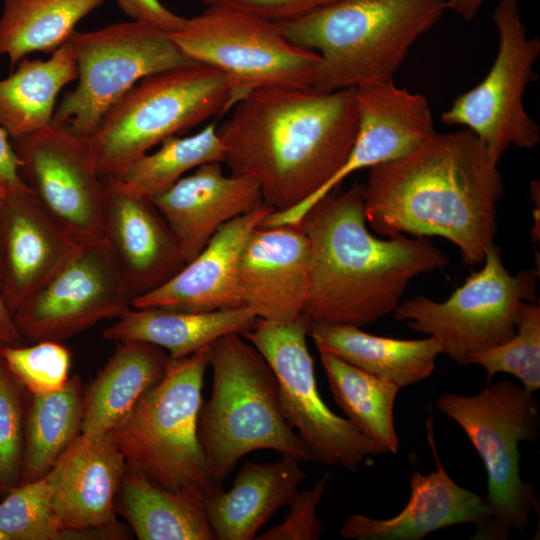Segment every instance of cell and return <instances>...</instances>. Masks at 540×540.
I'll return each mask as SVG.
<instances>
[{
	"instance_id": "8fae6325",
	"label": "cell",
	"mask_w": 540,
	"mask_h": 540,
	"mask_svg": "<svg viewBox=\"0 0 540 540\" xmlns=\"http://www.w3.org/2000/svg\"><path fill=\"white\" fill-rule=\"evenodd\" d=\"M77 85L56 106L53 122L88 138L105 112L143 78L193 64L166 31L140 20L74 31L68 39Z\"/></svg>"
},
{
	"instance_id": "ab89813d",
	"label": "cell",
	"mask_w": 540,
	"mask_h": 540,
	"mask_svg": "<svg viewBox=\"0 0 540 540\" xmlns=\"http://www.w3.org/2000/svg\"><path fill=\"white\" fill-rule=\"evenodd\" d=\"M123 12L133 20L148 22L167 33L178 29L183 21L180 17L167 8L159 0H117Z\"/></svg>"
},
{
	"instance_id": "9a60e30c",
	"label": "cell",
	"mask_w": 540,
	"mask_h": 540,
	"mask_svg": "<svg viewBox=\"0 0 540 540\" xmlns=\"http://www.w3.org/2000/svg\"><path fill=\"white\" fill-rule=\"evenodd\" d=\"M12 145L23 180L50 217L78 244L103 238L106 183L88 138L53 122Z\"/></svg>"
},
{
	"instance_id": "7bdbcfd3",
	"label": "cell",
	"mask_w": 540,
	"mask_h": 540,
	"mask_svg": "<svg viewBox=\"0 0 540 540\" xmlns=\"http://www.w3.org/2000/svg\"><path fill=\"white\" fill-rule=\"evenodd\" d=\"M486 0H446V9L460 15L465 21H472Z\"/></svg>"
},
{
	"instance_id": "5bb4252c",
	"label": "cell",
	"mask_w": 540,
	"mask_h": 540,
	"mask_svg": "<svg viewBox=\"0 0 540 540\" xmlns=\"http://www.w3.org/2000/svg\"><path fill=\"white\" fill-rule=\"evenodd\" d=\"M134 299L104 238L80 243L12 313L24 342H61L125 313Z\"/></svg>"
},
{
	"instance_id": "484cf974",
	"label": "cell",
	"mask_w": 540,
	"mask_h": 540,
	"mask_svg": "<svg viewBox=\"0 0 540 540\" xmlns=\"http://www.w3.org/2000/svg\"><path fill=\"white\" fill-rule=\"evenodd\" d=\"M257 316L246 306L210 312L130 307L103 331L115 342L142 341L164 349L171 359L190 356L218 338L251 329Z\"/></svg>"
},
{
	"instance_id": "9c48e42d",
	"label": "cell",
	"mask_w": 540,
	"mask_h": 540,
	"mask_svg": "<svg viewBox=\"0 0 540 540\" xmlns=\"http://www.w3.org/2000/svg\"><path fill=\"white\" fill-rule=\"evenodd\" d=\"M169 35L190 60L224 74L241 99L260 89H311L320 60L277 23L225 7L207 6Z\"/></svg>"
},
{
	"instance_id": "83f0119b",
	"label": "cell",
	"mask_w": 540,
	"mask_h": 540,
	"mask_svg": "<svg viewBox=\"0 0 540 540\" xmlns=\"http://www.w3.org/2000/svg\"><path fill=\"white\" fill-rule=\"evenodd\" d=\"M75 80L77 64L69 40L46 60L22 59L0 80V127L12 140L47 128L53 123L58 95Z\"/></svg>"
},
{
	"instance_id": "ba28073f",
	"label": "cell",
	"mask_w": 540,
	"mask_h": 540,
	"mask_svg": "<svg viewBox=\"0 0 540 540\" xmlns=\"http://www.w3.org/2000/svg\"><path fill=\"white\" fill-rule=\"evenodd\" d=\"M436 406L464 431L487 474L489 519L475 539H506L523 532L539 508L534 487L520 476L521 441L538 435L540 410L534 393L509 380L488 384L473 396L443 393Z\"/></svg>"
},
{
	"instance_id": "e0dca14e",
	"label": "cell",
	"mask_w": 540,
	"mask_h": 540,
	"mask_svg": "<svg viewBox=\"0 0 540 540\" xmlns=\"http://www.w3.org/2000/svg\"><path fill=\"white\" fill-rule=\"evenodd\" d=\"M358 129L342 167L320 189L294 207L303 216L354 172L404 158L436 133L427 98L393 81L356 88Z\"/></svg>"
},
{
	"instance_id": "d6986e66",
	"label": "cell",
	"mask_w": 540,
	"mask_h": 540,
	"mask_svg": "<svg viewBox=\"0 0 540 540\" xmlns=\"http://www.w3.org/2000/svg\"><path fill=\"white\" fill-rule=\"evenodd\" d=\"M104 180L103 238L136 298L163 285L186 263L153 200L116 179Z\"/></svg>"
},
{
	"instance_id": "ac0fdd59",
	"label": "cell",
	"mask_w": 540,
	"mask_h": 540,
	"mask_svg": "<svg viewBox=\"0 0 540 540\" xmlns=\"http://www.w3.org/2000/svg\"><path fill=\"white\" fill-rule=\"evenodd\" d=\"M237 279L244 305L257 318L301 317L309 298L311 249L300 224L255 228L241 252Z\"/></svg>"
},
{
	"instance_id": "4dcf8cb0",
	"label": "cell",
	"mask_w": 540,
	"mask_h": 540,
	"mask_svg": "<svg viewBox=\"0 0 540 540\" xmlns=\"http://www.w3.org/2000/svg\"><path fill=\"white\" fill-rule=\"evenodd\" d=\"M107 0H5L0 17V55L16 65L34 52L53 53L76 25Z\"/></svg>"
},
{
	"instance_id": "1f68e13d",
	"label": "cell",
	"mask_w": 540,
	"mask_h": 540,
	"mask_svg": "<svg viewBox=\"0 0 540 540\" xmlns=\"http://www.w3.org/2000/svg\"><path fill=\"white\" fill-rule=\"evenodd\" d=\"M335 402L367 438L396 454L399 438L394 404L400 387L371 375L331 354L320 353Z\"/></svg>"
},
{
	"instance_id": "7a4b0ae2",
	"label": "cell",
	"mask_w": 540,
	"mask_h": 540,
	"mask_svg": "<svg viewBox=\"0 0 540 540\" xmlns=\"http://www.w3.org/2000/svg\"><path fill=\"white\" fill-rule=\"evenodd\" d=\"M217 127L230 173L255 181L264 203L285 211L342 167L358 129L356 88H269L248 93Z\"/></svg>"
},
{
	"instance_id": "3957f363",
	"label": "cell",
	"mask_w": 540,
	"mask_h": 540,
	"mask_svg": "<svg viewBox=\"0 0 540 540\" xmlns=\"http://www.w3.org/2000/svg\"><path fill=\"white\" fill-rule=\"evenodd\" d=\"M311 249L309 323L365 326L392 314L411 280L448 258L429 238H378L368 228L364 184L330 192L303 216Z\"/></svg>"
},
{
	"instance_id": "f546056e",
	"label": "cell",
	"mask_w": 540,
	"mask_h": 540,
	"mask_svg": "<svg viewBox=\"0 0 540 540\" xmlns=\"http://www.w3.org/2000/svg\"><path fill=\"white\" fill-rule=\"evenodd\" d=\"M83 400V386L77 376L69 378L56 391L31 395L26 412L20 484L45 476L81 433Z\"/></svg>"
},
{
	"instance_id": "2e32d148",
	"label": "cell",
	"mask_w": 540,
	"mask_h": 540,
	"mask_svg": "<svg viewBox=\"0 0 540 540\" xmlns=\"http://www.w3.org/2000/svg\"><path fill=\"white\" fill-rule=\"evenodd\" d=\"M126 462L109 432H81L46 474L69 540L123 539L116 499Z\"/></svg>"
},
{
	"instance_id": "30bf717a",
	"label": "cell",
	"mask_w": 540,
	"mask_h": 540,
	"mask_svg": "<svg viewBox=\"0 0 540 540\" xmlns=\"http://www.w3.org/2000/svg\"><path fill=\"white\" fill-rule=\"evenodd\" d=\"M539 270L512 275L492 243L482 268L471 273L446 300L416 295L400 302L393 318L418 333L437 338L442 353L467 365L468 356L508 341L516 332L519 307L536 301Z\"/></svg>"
},
{
	"instance_id": "6da1fadb",
	"label": "cell",
	"mask_w": 540,
	"mask_h": 540,
	"mask_svg": "<svg viewBox=\"0 0 540 540\" xmlns=\"http://www.w3.org/2000/svg\"><path fill=\"white\" fill-rule=\"evenodd\" d=\"M498 162L471 131H436L408 156L369 169L367 225L384 237L440 236L464 264H482L504 192Z\"/></svg>"
},
{
	"instance_id": "d590c367",
	"label": "cell",
	"mask_w": 540,
	"mask_h": 540,
	"mask_svg": "<svg viewBox=\"0 0 540 540\" xmlns=\"http://www.w3.org/2000/svg\"><path fill=\"white\" fill-rule=\"evenodd\" d=\"M0 356L31 395L56 391L69 380L71 354L61 342L44 340L28 346H0Z\"/></svg>"
},
{
	"instance_id": "ffe728a7",
	"label": "cell",
	"mask_w": 540,
	"mask_h": 540,
	"mask_svg": "<svg viewBox=\"0 0 540 540\" xmlns=\"http://www.w3.org/2000/svg\"><path fill=\"white\" fill-rule=\"evenodd\" d=\"M77 245L30 188L0 202V283L11 313L60 268Z\"/></svg>"
},
{
	"instance_id": "52a82bcc",
	"label": "cell",
	"mask_w": 540,
	"mask_h": 540,
	"mask_svg": "<svg viewBox=\"0 0 540 540\" xmlns=\"http://www.w3.org/2000/svg\"><path fill=\"white\" fill-rule=\"evenodd\" d=\"M240 99L224 74L199 63L143 78L88 137L100 176L118 177L165 139L232 109Z\"/></svg>"
},
{
	"instance_id": "60d3db41",
	"label": "cell",
	"mask_w": 540,
	"mask_h": 540,
	"mask_svg": "<svg viewBox=\"0 0 540 540\" xmlns=\"http://www.w3.org/2000/svg\"><path fill=\"white\" fill-rule=\"evenodd\" d=\"M27 188L29 187L20 173L17 154L8 134L0 127V201Z\"/></svg>"
},
{
	"instance_id": "e575fe53",
	"label": "cell",
	"mask_w": 540,
	"mask_h": 540,
	"mask_svg": "<svg viewBox=\"0 0 540 540\" xmlns=\"http://www.w3.org/2000/svg\"><path fill=\"white\" fill-rule=\"evenodd\" d=\"M0 529L10 540H69L54 512L47 475L7 493L0 502Z\"/></svg>"
},
{
	"instance_id": "4fadbf2b",
	"label": "cell",
	"mask_w": 540,
	"mask_h": 540,
	"mask_svg": "<svg viewBox=\"0 0 540 540\" xmlns=\"http://www.w3.org/2000/svg\"><path fill=\"white\" fill-rule=\"evenodd\" d=\"M518 2L499 0L493 12L499 45L492 66L441 115L443 124L476 135L498 161L511 146L533 149L540 142V129L523 104L528 85L538 77L540 41L526 35Z\"/></svg>"
},
{
	"instance_id": "d6a6232c",
	"label": "cell",
	"mask_w": 540,
	"mask_h": 540,
	"mask_svg": "<svg viewBox=\"0 0 540 540\" xmlns=\"http://www.w3.org/2000/svg\"><path fill=\"white\" fill-rule=\"evenodd\" d=\"M215 122L189 136H171L129 165L118 177L126 189L153 198L197 167L224 162L225 147ZM109 179V178H108Z\"/></svg>"
},
{
	"instance_id": "b9f144b4",
	"label": "cell",
	"mask_w": 540,
	"mask_h": 540,
	"mask_svg": "<svg viewBox=\"0 0 540 540\" xmlns=\"http://www.w3.org/2000/svg\"><path fill=\"white\" fill-rule=\"evenodd\" d=\"M24 343L4 300L0 283V346H18Z\"/></svg>"
},
{
	"instance_id": "603a6c76",
	"label": "cell",
	"mask_w": 540,
	"mask_h": 540,
	"mask_svg": "<svg viewBox=\"0 0 540 540\" xmlns=\"http://www.w3.org/2000/svg\"><path fill=\"white\" fill-rule=\"evenodd\" d=\"M427 436L436 470L425 475L418 470L413 472L409 500L397 515L388 519L350 515L339 528L342 538L419 540L453 525L473 523L480 527L488 521L484 497L458 485L444 469L436 451L431 420L427 421Z\"/></svg>"
},
{
	"instance_id": "44dd1931",
	"label": "cell",
	"mask_w": 540,
	"mask_h": 540,
	"mask_svg": "<svg viewBox=\"0 0 540 540\" xmlns=\"http://www.w3.org/2000/svg\"><path fill=\"white\" fill-rule=\"evenodd\" d=\"M274 211L266 203L223 225L202 251L160 287L134 298L131 307L210 312L245 306L238 263L252 233Z\"/></svg>"
},
{
	"instance_id": "7402d4cb",
	"label": "cell",
	"mask_w": 540,
	"mask_h": 540,
	"mask_svg": "<svg viewBox=\"0 0 540 540\" xmlns=\"http://www.w3.org/2000/svg\"><path fill=\"white\" fill-rule=\"evenodd\" d=\"M222 164H203L151 198L170 226L185 263L194 259L223 225L264 203L255 181L226 175Z\"/></svg>"
},
{
	"instance_id": "d4e9b609",
	"label": "cell",
	"mask_w": 540,
	"mask_h": 540,
	"mask_svg": "<svg viewBox=\"0 0 540 540\" xmlns=\"http://www.w3.org/2000/svg\"><path fill=\"white\" fill-rule=\"evenodd\" d=\"M309 336L320 353L331 354L400 388L427 379L442 353L432 336L396 339L365 332L349 324L310 323Z\"/></svg>"
},
{
	"instance_id": "cb8c5ba5",
	"label": "cell",
	"mask_w": 540,
	"mask_h": 540,
	"mask_svg": "<svg viewBox=\"0 0 540 540\" xmlns=\"http://www.w3.org/2000/svg\"><path fill=\"white\" fill-rule=\"evenodd\" d=\"M305 478L299 462L281 457L271 463L246 462L229 491L214 489L204 498L215 540H251L297 494Z\"/></svg>"
},
{
	"instance_id": "ee69618b",
	"label": "cell",
	"mask_w": 540,
	"mask_h": 540,
	"mask_svg": "<svg viewBox=\"0 0 540 540\" xmlns=\"http://www.w3.org/2000/svg\"><path fill=\"white\" fill-rule=\"evenodd\" d=\"M0 540H10L9 537L0 529Z\"/></svg>"
},
{
	"instance_id": "f6af8a7d",
	"label": "cell",
	"mask_w": 540,
	"mask_h": 540,
	"mask_svg": "<svg viewBox=\"0 0 540 540\" xmlns=\"http://www.w3.org/2000/svg\"><path fill=\"white\" fill-rule=\"evenodd\" d=\"M1 202V201H0Z\"/></svg>"
},
{
	"instance_id": "8d00e7d4",
	"label": "cell",
	"mask_w": 540,
	"mask_h": 540,
	"mask_svg": "<svg viewBox=\"0 0 540 540\" xmlns=\"http://www.w3.org/2000/svg\"><path fill=\"white\" fill-rule=\"evenodd\" d=\"M26 392L0 356V493H8L20 484Z\"/></svg>"
},
{
	"instance_id": "836d02e7",
	"label": "cell",
	"mask_w": 540,
	"mask_h": 540,
	"mask_svg": "<svg viewBox=\"0 0 540 540\" xmlns=\"http://www.w3.org/2000/svg\"><path fill=\"white\" fill-rule=\"evenodd\" d=\"M467 363L484 368L488 382L502 372L516 377L527 391H537L540 388L539 304L522 302L514 336L500 345L469 355Z\"/></svg>"
},
{
	"instance_id": "5b68a950",
	"label": "cell",
	"mask_w": 540,
	"mask_h": 540,
	"mask_svg": "<svg viewBox=\"0 0 540 540\" xmlns=\"http://www.w3.org/2000/svg\"><path fill=\"white\" fill-rule=\"evenodd\" d=\"M209 366L212 390L200 409L198 436L215 486L252 451L311 460L281 413L272 368L249 341L240 333L218 338L209 346Z\"/></svg>"
},
{
	"instance_id": "f35d334b",
	"label": "cell",
	"mask_w": 540,
	"mask_h": 540,
	"mask_svg": "<svg viewBox=\"0 0 540 540\" xmlns=\"http://www.w3.org/2000/svg\"><path fill=\"white\" fill-rule=\"evenodd\" d=\"M335 0H202L206 6H218L246 12L280 23L303 16Z\"/></svg>"
},
{
	"instance_id": "277c9868",
	"label": "cell",
	"mask_w": 540,
	"mask_h": 540,
	"mask_svg": "<svg viewBox=\"0 0 540 540\" xmlns=\"http://www.w3.org/2000/svg\"><path fill=\"white\" fill-rule=\"evenodd\" d=\"M445 10L446 0H335L277 24L319 55L311 89L326 92L393 81L410 47Z\"/></svg>"
},
{
	"instance_id": "4316f807",
	"label": "cell",
	"mask_w": 540,
	"mask_h": 540,
	"mask_svg": "<svg viewBox=\"0 0 540 540\" xmlns=\"http://www.w3.org/2000/svg\"><path fill=\"white\" fill-rule=\"evenodd\" d=\"M171 358L162 348L142 341L117 342L83 400L81 432H108L137 401L165 376Z\"/></svg>"
},
{
	"instance_id": "74e56055",
	"label": "cell",
	"mask_w": 540,
	"mask_h": 540,
	"mask_svg": "<svg viewBox=\"0 0 540 540\" xmlns=\"http://www.w3.org/2000/svg\"><path fill=\"white\" fill-rule=\"evenodd\" d=\"M330 474L325 473L309 490L297 492L289 503L284 521L256 536V540H317L324 526L317 516V506Z\"/></svg>"
},
{
	"instance_id": "7c38bea8",
	"label": "cell",
	"mask_w": 540,
	"mask_h": 540,
	"mask_svg": "<svg viewBox=\"0 0 540 540\" xmlns=\"http://www.w3.org/2000/svg\"><path fill=\"white\" fill-rule=\"evenodd\" d=\"M304 315L287 322L258 318L241 333L265 358L278 382L281 413L316 463L356 471L367 457L387 451L335 414L320 396L307 346Z\"/></svg>"
},
{
	"instance_id": "f1b7e54d",
	"label": "cell",
	"mask_w": 540,
	"mask_h": 540,
	"mask_svg": "<svg viewBox=\"0 0 540 540\" xmlns=\"http://www.w3.org/2000/svg\"><path fill=\"white\" fill-rule=\"evenodd\" d=\"M139 540H213L204 498L164 489L126 468L116 510Z\"/></svg>"
},
{
	"instance_id": "8992f818",
	"label": "cell",
	"mask_w": 540,
	"mask_h": 540,
	"mask_svg": "<svg viewBox=\"0 0 540 540\" xmlns=\"http://www.w3.org/2000/svg\"><path fill=\"white\" fill-rule=\"evenodd\" d=\"M209 346L171 359L164 378L108 431L129 469L176 493L205 498L215 486L198 436Z\"/></svg>"
}]
</instances>
